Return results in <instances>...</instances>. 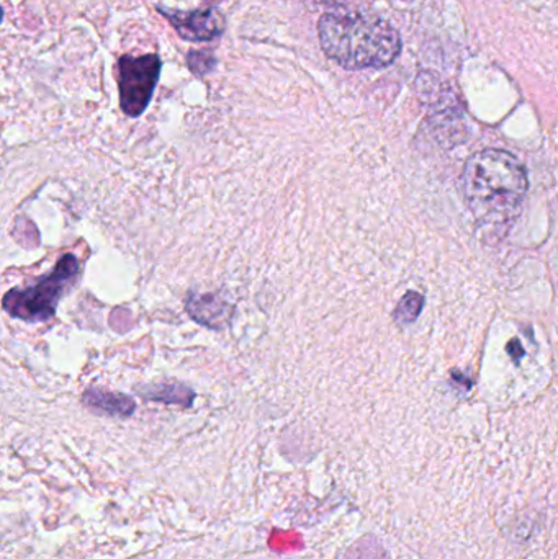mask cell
Here are the masks:
<instances>
[{"label":"cell","instance_id":"cell-8","mask_svg":"<svg viewBox=\"0 0 558 559\" xmlns=\"http://www.w3.org/2000/svg\"><path fill=\"white\" fill-rule=\"evenodd\" d=\"M318 3H327V5H340V3L346 2V0H314Z\"/></svg>","mask_w":558,"mask_h":559},{"label":"cell","instance_id":"cell-1","mask_svg":"<svg viewBox=\"0 0 558 559\" xmlns=\"http://www.w3.org/2000/svg\"><path fill=\"white\" fill-rule=\"evenodd\" d=\"M464 192L468 209L482 228H508L526 197V170L507 151H480L465 164Z\"/></svg>","mask_w":558,"mask_h":559},{"label":"cell","instance_id":"cell-7","mask_svg":"<svg viewBox=\"0 0 558 559\" xmlns=\"http://www.w3.org/2000/svg\"><path fill=\"white\" fill-rule=\"evenodd\" d=\"M225 302L215 296H195L192 301L189 302V312L205 325H212V328H218L215 321H222L226 318L225 314Z\"/></svg>","mask_w":558,"mask_h":559},{"label":"cell","instance_id":"cell-4","mask_svg":"<svg viewBox=\"0 0 558 559\" xmlns=\"http://www.w3.org/2000/svg\"><path fill=\"white\" fill-rule=\"evenodd\" d=\"M161 74V58L157 55L121 56L118 61V88L121 110L128 117H140L151 98Z\"/></svg>","mask_w":558,"mask_h":559},{"label":"cell","instance_id":"cell-3","mask_svg":"<svg viewBox=\"0 0 558 559\" xmlns=\"http://www.w3.org/2000/svg\"><path fill=\"white\" fill-rule=\"evenodd\" d=\"M79 274V261L64 255L55 272L23 289H10L3 296V309L23 321H48L55 316L59 299L71 288Z\"/></svg>","mask_w":558,"mask_h":559},{"label":"cell","instance_id":"cell-2","mask_svg":"<svg viewBox=\"0 0 558 559\" xmlns=\"http://www.w3.org/2000/svg\"><path fill=\"white\" fill-rule=\"evenodd\" d=\"M318 36L328 58L351 71L392 64L402 48L399 32L369 13H324Z\"/></svg>","mask_w":558,"mask_h":559},{"label":"cell","instance_id":"cell-5","mask_svg":"<svg viewBox=\"0 0 558 559\" xmlns=\"http://www.w3.org/2000/svg\"><path fill=\"white\" fill-rule=\"evenodd\" d=\"M159 12L173 23L176 32L183 39L190 41H206L215 36L222 35L223 16L216 9L195 10V12H169V10L159 9Z\"/></svg>","mask_w":558,"mask_h":559},{"label":"cell","instance_id":"cell-6","mask_svg":"<svg viewBox=\"0 0 558 559\" xmlns=\"http://www.w3.org/2000/svg\"><path fill=\"white\" fill-rule=\"evenodd\" d=\"M84 403L95 409L104 411V413L114 414V416H130L134 411V403L130 397L97 390L87 391Z\"/></svg>","mask_w":558,"mask_h":559}]
</instances>
